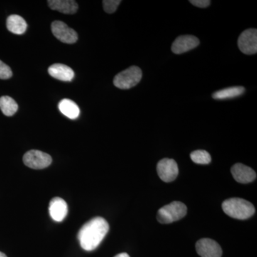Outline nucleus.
Segmentation results:
<instances>
[{"label": "nucleus", "instance_id": "1", "mask_svg": "<svg viewBox=\"0 0 257 257\" xmlns=\"http://www.w3.org/2000/svg\"><path fill=\"white\" fill-rule=\"evenodd\" d=\"M109 229V224L104 218H93L79 230L78 239L81 247L88 251L95 249L105 237Z\"/></svg>", "mask_w": 257, "mask_h": 257}, {"label": "nucleus", "instance_id": "2", "mask_svg": "<svg viewBox=\"0 0 257 257\" xmlns=\"http://www.w3.org/2000/svg\"><path fill=\"white\" fill-rule=\"evenodd\" d=\"M223 211L226 215L234 219H247L255 213V208L251 202L241 198H230L222 203Z\"/></svg>", "mask_w": 257, "mask_h": 257}, {"label": "nucleus", "instance_id": "3", "mask_svg": "<svg viewBox=\"0 0 257 257\" xmlns=\"http://www.w3.org/2000/svg\"><path fill=\"white\" fill-rule=\"evenodd\" d=\"M187 208L184 203L173 202L161 208L157 212V220L161 224H171L186 216Z\"/></svg>", "mask_w": 257, "mask_h": 257}, {"label": "nucleus", "instance_id": "4", "mask_svg": "<svg viewBox=\"0 0 257 257\" xmlns=\"http://www.w3.org/2000/svg\"><path fill=\"white\" fill-rule=\"evenodd\" d=\"M143 72L140 67L132 66L128 69L115 76L114 84L115 87L121 89H131L141 81Z\"/></svg>", "mask_w": 257, "mask_h": 257}, {"label": "nucleus", "instance_id": "5", "mask_svg": "<svg viewBox=\"0 0 257 257\" xmlns=\"http://www.w3.org/2000/svg\"><path fill=\"white\" fill-rule=\"evenodd\" d=\"M23 162L30 168L42 170L49 167L52 160L48 154L39 150H30L24 155Z\"/></svg>", "mask_w": 257, "mask_h": 257}, {"label": "nucleus", "instance_id": "6", "mask_svg": "<svg viewBox=\"0 0 257 257\" xmlns=\"http://www.w3.org/2000/svg\"><path fill=\"white\" fill-rule=\"evenodd\" d=\"M157 171L160 178L165 182H173L179 175L178 165L172 159L160 160L157 164Z\"/></svg>", "mask_w": 257, "mask_h": 257}, {"label": "nucleus", "instance_id": "7", "mask_svg": "<svg viewBox=\"0 0 257 257\" xmlns=\"http://www.w3.org/2000/svg\"><path fill=\"white\" fill-rule=\"evenodd\" d=\"M238 46L245 55H254L257 52L256 29L245 30L238 39Z\"/></svg>", "mask_w": 257, "mask_h": 257}, {"label": "nucleus", "instance_id": "8", "mask_svg": "<svg viewBox=\"0 0 257 257\" xmlns=\"http://www.w3.org/2000/svg\"><path fill=\"white\" fill-rule=\"evenodd\" d=\"M51 28L52 34L60 41L66 44H73L77 41V32L73 29L69 28L63 22H53Z\"/></svg>", "mask_w": 257, "mask_h": 257}, {"label": "nucleus", "instance_id": "9", "mask_svg": "<svg viewBox=\"0 0 257 257\" xmlns=\"http://www.w3.org/2000/svg\"><path fill=\"white\" fill-rule=\"evenodd\" d=\"M196 250L201 257H221L222 249L214 240L204 238L196 243Z\"/></svg>", "mask_w": 257, "mask_h": 257}, {"label": "nucleus", "instance_id": "10", "mask_svg": "<svg viewBox=\"0 0 257 257\" xmlns=\"http://www.w3.org/2000/svg\"><path fill=\"white\" fill-rule=\"evenodd\" d=\"M199 45L197 37L192 35L179 36L172 44V50L176 55H181L197 47Z\"/></svg>", "mask_w": 257, "mask_h": 257}, {"label": "nucleus", "instance_id": "11", "mask_svg": "<svg viewBox=\"0 0 257 257\" xmlns=\"http://www.w3.org/2000/svg\"><path fill=\"white\" fill-rule=\"evenodd\" d=\"M233 177L237 182L248 184L252 182L256 178V174L251 167L243 164H235L231 169Z\"/></svg>", "mask_w": 257, "mask_h": 257}, {"label": "nucleus", "instance_id": "12", "mask_svg": "<svg viewBox=\"0 0 257 257\" xmlns=\"http://www.w3.org/2000/svg\"><path fill=\"white\" fill-rule=\"evenodd\" d=\"M49 211L53 220L60 222L67 216V211H68L67 202L62 198H53L50 203Z\"/></svg>", "mask_w": 257, "mask_h": 257}, {"label": "nucleus", "instance_id": "13", "mask_svg": "<svg viewBox=\"0 0 257 257\" xmlns=\"http://www.w3.org/2000/svg\"><path fill=\"white\" fill-rule=\"evenodd\" d=\"M48 72L54 78L64 82H71L74 77V71L65 64H52L49 67Z\"/></svg>", "mask_w": 257, "mask_h": 257}, {"label": "nucleus", "instance_id": "14", "mask_svg": "<svg viewBox=\"0 0 257 257\" xmlns=\"http://www.w3.org/2000/svg\"><path fill=\"white\" fill-rule=\"evenodd\" d=\"M50 9L64 14L73 15L78 10V5L73 0H49Z\"/></svg>", "mask_w": 257, "mask_h": 257}, {"label": "nucleus", "instance_id": "15", "mask_svg": "<svg viewBox=\"0 0 257 257\" xmlns=\"http://www.w3.org/2000/svg\"><path fill=\"white\" fill-rule=\"evenodd\" d=\"M7 28L13 33L23 35L26 31L28 25L22 17L13 15H10L7 20Z\"/></svg>", "mask_w": 257, "mask_h": 257}, {"label": "nucleus", "instance_id": "16", "mask_svg": "<svg viewBox=\"0 0 257 257\" xmlns=\"http://www.w3.org/2000/svg\"><path fill=\"white\" fill-rule=\"evenodd\" d=\"M58 106L61 112L71 119H77L80 113L78 106L70 99H62Z\"/></svg>", "mask_w": 257, "mask_h": 257}, {"label": "nucleus", "instance_id": "17", "mask_svg": "<svg viewBox=\"0 0 257 257\" xmlns=\"http://www.w3.org/2000/svg\"><path fill=\"white\" fill-rule=\"evenodd\" d=\"M245 92L244 87H232L221 89L212 94V97L215 99H227L241 96Z\"/></svg>", "mask_w": 257, "mask_h": 257}, {"label": "nucleus", "instance_id": "18", "mask_svg": "<svg viewBox=\"0 0 257 257\" xmlns=\"http://www.w3.org/2000/svg\"><path fill=\"white\" fill-rule=\"evenodd\" d=\"M0 109L3 114L8 116H11L18 111V104L10 96H3L0 98Z\"/></svg>", "mask_w": 257, "mask_h": 257}, {"label": "nucleus", "instance_id": "19", "mask_svg": "<svg viewBox=\"0 0 257 257\" xmlns=\"http://www.w3.org/2000/svg\"><path fill=\"white\" fill-rule=\"evenodd\" d=\"M191 160L199 165H208L211 161V155L205 150H196L190 154Z\"/></svg>", "mask_w": 257, "mask_h": 257}, {"label": "nucleus", "instance_id": "20", "mask_svg": "<svg viewBox=\"0 0 257 257\" xmlns=\"http://www.w3.org/2000/svg\"><path fill=\"white\" fill-rule=\"evenodd\" d=\"M102 3L104 11L108 14H111L117 9L121 1L120 0H104Z\"/></svg>", "mask_w": 257, "mask_h": 257}, {"label": "nucleus", "instance_id": "21", "mask_svg": "<svg viewBox=\"0 0 257 257\" xmlns=\"http://www.w3.org/2000/svg\"><path fill=\"white\" fill-rule=\"evenodd\" d=\"M13 76V72L9 66L0 60V79H8Z\"/></svg>", "mask_w": 257, "mask_h": 257}, {"label": "nucleus", "instance_id": "22", "mask_svg": "<svg viewBox=\"0 0 257 257\" xmlns=\"http://www.w3.org/2000/svg\"><path fill=\"white\" fill-rule=\"evenodd\" d=\"M189 3L199 8H206L209 6L211 2L209 0H191Z\"/></svg>", "mask_w": 257, "mask_h": 257}, {"label": "nucleus", "instance_id": "23", "mask_svg": "<svg viewBox=\"0 0 257 257\" xmlns=\"http://www.w3.org/2000/svg\"><path fill=\"white\" fill-rule=\"evenodd\" d=\"M114 257H130V255L126 253H119V254L116 255Z\"/></svg>", "mask_w": 257, "mask_h": 257}, {"label": "nucleus", "instance_id": "24", "mask_svg": "<svg viewBox=\"0 0 257 257\" xmlns=\"http://www.w3.org/2000/svg\"><path fill=\"white\" fill-rule=\"evenodd\" d=\"M0 257H8V256H7V255L5 254V253H4L3 252H1V251H0Z\"/></svg>", "mask_w": 257, "mask_h": 257}]
</instances>
